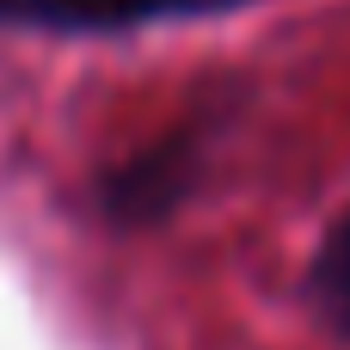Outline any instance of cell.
Instances as JSON below:
<instances>
[{"mask_svg":"<svg viewBox=\"0 0 350 350\" xmlns=\"http://www.w3.org/2000/svg\"><path fill=\"white\" fill-rule=\"evenodd\" d=\"M203 148H209V129L203 123H178L172 135L135 148L117 172L98 178L105 215L117 228H154V221H166L203 185Z\"/></svg>","mask_w":350,"mask_h":350,"instance_id":"obj_1","label":"cell"},{"mask_svg":"<svg viewBox=\"0 0 350 350\" xmlns=\"http://www.w3.org/2000/svg\"><path fill=\"white\" fill-rule=\"evenodd\" d=\"M252 0H0V31H62V37H117L142 25L215 18Z\"/></svg>","mask_w":350,"mask_h":350,"instance_id":"obj_2","label":"cell"},{"mask_svg":"<svg viewBox=\"0 0 350 350\" xmlns=\"http://www.w3.org/2000/svg\"><path fill=\"white\" fill-rule=\"evenodd\" d=\"M301 295H308V308L320 314L326 332L350 338V203L326 221V234H320V246L308 258Z\"/></svg>","mask_w":350,"mask_h":350,"instance_id":"obj_3","label":"cell"}]
</instances>
